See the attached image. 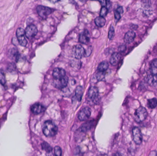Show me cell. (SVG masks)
Segmentation results:
<instances>
[{
	"label": "cell",
	"mask_w": 157,
	"mask_h": 156,
	"mask_svg": "<svg viewBox=\"0 0 157 156\" xmlns=\"http://www.w3.org/2000/svg\"><path fill=\"white\" fill-rule=\"evenodd\" d=\"M93 124V122L92 121H88V122H86V123H85L81 127L82 131H88L89 129H90L92 127Z\"/></svg>",
	"instance_id": "603a6c76"
},
{
	"label": "cell",
	"mask_w": 157,
	"mask_h": 156,
	"mask_svg": "<svg viewBox=\"0 0 157 156\" xmlns=\"http://www.w3.org/2000/svg\"><path fill=\"white\" fill-rule=\"evenodd\" d=\"M80 42L83 44H88L90 42V33L87 29L84 30L83 32L80 33L79 36Z\"/></svg>",
	"instance_id": "7c38bea8"
},
{
	"label": "cell",
	"mask_w": 157,
	"mask_h": 156,
	"mask_svg": "<svg viewBox=\"0 0 157 156\" xmlns=\"http://www.w3.org/2000/svg\"><path fill=\"white\" fill-rule=\"evenodd\" d=\"M106 20L103 17H98L95 19V23L96 25L99 27H103L105 25Z\"/></svg>",
	"instance_id": "d6986e66"
},
{
	"label": "cell",
	"mask_w": 157,
	"mask_h": 156,
	"mask_svg": "<svg viewBox=\"0 0 157 156\" xmlns=\"http://www.w3.org/2000/svg\"><path fill=\"white\" fill-rule=\"evenodd\" d=\"M116 11H117L118 12H119V14L121 15L122 14H123V12H124L123 8L122 7H118V8L116 9Z\"/></svg>",
	"instance_id": "836d02e7"
},
{
	"label": "cell",
	"mask_w": 157,
	"mask_h": 156,
	"mask_svg": "<svg viewBox=\"0 0 157 156\" xmlns=\"http://www.w3.org/2000/svg\"><path fill=\"white\" fill-rule=\"evenodd\" d=\"M99 72L100 73L97 76V79H98V80H101L102 79L104 78V76L103 73L104 72Z\"/></svg>",
	"instance_id": "d6a6232c"
},
{
	"label": "cell",
	"mask_w": 157,
	"mask_h": 156,
	"mask_svg": "<svg viewBox=\"0 0 157 156\" xmlns=\"http://www.w3.org/2000/svg\"><path fill=\"white\" fill-rule=\"evenodd\" d=\"M149 156H157V152H156L155 151H152L150 153Z\"/></svg>",
	"instance_id": "e575fe53"
},
{
	"label": "cell",
	"mask_w": 157,
	"mask_h": 156,
	"mask_svg": "<svg viewBox=\"0 0 157 156\" xmlns=\"http://www.w3.org/2000/svg\"><path fill=\"white\" fill-rule=\"evenodd\" d=\"M98 89L96 87H91L90 88L88 92V97L91 101H95L97 100L98 97Z\"/></svg>",
	"instance_id": "30bf717a"
},
{
	"label": "cell",
	"mask_w": 157,
	"mask_h": 156,
	"mask_svg": "<svg viewBox=\"0 0 157 156\" xmlns=\"http://www.w3.org/2000/svg\"><path fill=\"white\" fill-rule=\"evenodd\" d=\"M48 1H50L51 3H57V2L60 1V0H48Z\"/></svg>",
	"instance_id": "d590c367"
},
{
	"label": "cell",
	"mask_w": 157,
	"mask_h": 156,
	"mask_svg": "<svg viewBox=\"0 0 157 156\" xmlns=\"http://www.w3.org/2000/svg\"><path fill=\"white\" fill-rule=\"evenodd\" d=\"M37 14L43 19H46L49 15L52 12V10L50 8L45 6L40 5L36 8Z\"/></svg>",
	"instance_id": "3957f363"
},
{
	"label": "cell",
	"mask_w": 157,
	"mask_h": 156,
	"mask_svg": "<svg viewBox=\"0 0 157 156\" xmlns=\"http://www.w3.org/2000/svg\"><path fill=\"white\" fill-rule=\"evenodd\" d=\"M8 55L10 59L15 60L17 62L19 61L20 57L18 49L16 48H12L10 49L8 52Z\"/></svg>",
	"instance_id": "5bb4252c"
},
{
	"label": "cell",
	"mask_w": 157,
	"mask_h": 156,
	"mask_svg": "<svg viewBox=\"0 0 157 156\" xmlns=\"http://www.w3.org/2000/svg\"><path fill=\"white\" fill-rule=\"evenodd\" d=\"M150 70L152 74L157 76V59L152 61L150 65Z\"/></svg>",
	"instance_id": "44dd1931"
},
{
	"label": "cell",
	"mask_w": 157,
	"mask_h": 156,
	"mask_svg": "<svg viewBox=\"0 0 157 156\" xmlns=\"http://www.w3.org/2000/svg\"><path fill=\"white\" fill-rule=\"evenodd\" d=\"M38 33L37 28L35 25H30L26 28L25 30V36L28 39H31L35 37Z\"/></svg>",
	"instance_id": "5b68a950"
},
{
	"label": "cell",
	"mask_w": 157,
	"mask_h": 156,
	"mask_svg": "<svg viewBox=\"0 0 157 156\" xmlns=\"http://www.w3.org/2000/svg\"><path fill=\"white\" fill-rule=\"evenodd\" d=\"M114 18L115 19H116L117 21H119L121 18V14H119V12H118L117 11L115 12Z\"/></svg>",
	"instance_id": "4dcf8cb0"
},
{
	"label": "cell",
	"mask_w": 157,
	"mask_h": 156,
	"mask_svg": "<svg viewBox=\"0 0 157 156\" xmlns=\"http://www.w3.org/2000/svg\"><path fill=\"white\" fill-rule=\"evenodd\" d=\"M157 106V99L156 98L150 99L147 102V106L151 109H154Z\"/></svg>",
	"instance_id": "7402d4cb"
},
{
	"label": "cell",
	"mask_w": 157,
	"mask_h": 156,
	"mask_svg": "<svg viewBox=\"0 0 157 156\" xmlns=\"http://www.w3.org/2000/svg\"><path fill=\"white\" fill-rule=\"evenodd\" d=\"M93 47L89 46L87 48V50H85V57H88L91 54V52L93 51Z\"/></svg>",
	"instance_id": "f1b7e54d"
},
{
	"label": "cell",
	"mask_w": 157,
	"mask_h": 156,
	"mask_svg": "<svg viewBox=\"0 0 157 156\" xmlns=\"http://www.w3.org/2000/svg\"><path fill=\"white\" fill-rule=\"evenodd\" d=\"M66 75V72L64 69L60 68H56L54 69L52 76L55 79H60L64 78Z\"/></svg>",
	"instance_id": "4fadbf2b"
},
{
	"label": "cell",
	"mask_w": 157,
	"mask_h": 156,
	"mask_svg": "<svg viewBox=\"0 0 157 156\" xmlns=\"http://www.w3.org/2000/svg\"><path fill=\"white\" fill-rule=\"evenodd\" d=\"M108 67H109V64L108 62L106 61H103L98 65L97 70L100 72H104L108 69Z\"/></svg>",
	"instance_id": "ffe728a7"
},
{
	"label": "cell",
	"mask_w": 157,
	"mask_h": 156,
	"mask_svg": "<svg viewBox=\"0 0 157 156\" xmlns=\"http://www.w3.org/2000/svg\"><path fill=\"white\" fill-rule=\"evenodd\" d=\"M133 139L136 144L140 145L143 142V135L140 129L137 127H134L132 129Z\"/></svg>",
	"instance_id": "8992f818"
},
{
	"label": "cell",
	"mask_w": 157,
	"mask_h": 156,
	"mask_svg": "<svg viewBox=\"0 0 157 156\" xmlns=\"http://www.w3.org/2000/svg\"><path fill=\"white\" fill-rule=\"evenodd\" d=\"M91 1H97V0H91Z\"/></svg>",
	"instance_id": "8d00e7d4"
},
{
	"label": "cell",
	"mask_w": 157,
	"mask_h": 156,
	"mask_svg": "<svg viewBox=\"0 0 157 156\" xmlns=\"http://www.w3.org/2000/svg\"><path fill=\"white\" fill-rule=\"evenodd\" d=\"M107 1H109V0H107Z\"/></svg>",
	"instance_id": "74e56055"
},
{
	"label": "cell",
	"mask_w": 157,
	"mask_h": 156,
	"mask_svg": "<svg viewBox=\"0 0 157 156\" xmlns=\"http://www.w3.org/2000/svg\"><path fill=\"white\" fill-rule=\"evenodd\" d=\"M108 12V10L105 7H103L101 9L100 16L101 17H104L107 15Z\"/></svg>",
	"instance_id": "4316f807"
},
{
	"label": "cell",
	"mask_w": 157,
	"mask_h": 156,
	"mask_svg": "<svg viewBox=\"0 0 157 156\" xmlns=\"http://www.w3.org/2000/svg\"><path fill=\"white\" fill-rule=\"evenodd\" d=\"M68 77L65 76L64 78L60 79H55L53 85L55 87L58 89H62L67 85L68 83Z\"/></svg>",
	"instance_id": "ba28073f"
},
{
	"label": "cell",
	"mask_w": 157,
	"mask_h": 156,
	"mask_svg": "<svg viewBox=\"0 0 157 156\" xmlns=\"http://www.w3.org/2000/svg\"><path fill=\"white\" fill-rule=\"evenodd\" d=\"M101 7H105L107 5V0H98Z\"/></svg>",
	"instance_id": "1f68e13d"
},
{
	"label": "cell",
	"mask_w": 157,
	"mask_h": 156,
	"mask_svg": "<svg viewBox=\"0 0 157 156\" xmlns=\"http://www.w3.org/2000/svg\"><path fill=\"white\" fill-rule=\"evenodd\" d=\"M115 35V30L114 27L112 26H111L109 32H108V37L109 40H112L114 39Z\"/></svg>",
	"instance_id": "484cf974"
},
{
	"label": "cell",
	"mask_w": 157,
	"mask_h": 156,
	"mask_svg": "<svg viewBox=\"0 0 157 156\" xmlns=\"http://www.w3.org/2000/svg\"><path fill=\"white\" fill-rule=\"evenodd\" d=\"M126 49V46L123 44L121 46H119V51L120 53H122V52H124L125 51V50Z\"/></svg>",
	"instance_id": "f546056e"
},
{
	"label": "cell",
	"mask_w": 157,
	"mask_h": 156,
	"mask_svg": "<svg viewBox=\"0 0 157 156\" xmlns=\"http://www.w3.org/2000/svg\"><path fill=\"white\" fill-rule=\"evenodd\" d=\"M41 146H42L43 149L45 150L47 153H50L52 151V147L47 143L45 142L41 144Z\"/></svg>",
	"instance_id": "cb8c5ba5"
},
{
	"label": "cell",
	"mask_w": 157,
	"mask_h": 156,
	"mask_svg": "<svg viewBox=\"0 0 157 156\" xmlns=\"http://www.w3.org/2000/svg\"><path fill=\"white\" fill-rule=\"evenodd\" d=\"M91 114V111L88 107L84 108L80 111L78 114V119L80 121H85L88 120Z\"/></svg>",
	"instance_id": "9c48e42d"
},
{
	"label": "cell",
	"mask_w": 157,
	"mask_h": 156,
	"mask_svg": "<svg viewBox=\"0 0 157 156\" xmlns=\"http://www.w3.org/2000/svg\"><path fill=\"white\" fill-rule=\"evenodd\" d=\"M46 110V108L44 106L39 103H36L31 106V112L34 114L37 115L40 114V113L44 112Z\"/></svg>",
	"instance_id": "8fae6325"
},
{
	"label": "cell",
	"mask_w": 157,
	"mask_h": 156,
	"mask_svg": "<svg viewBox=\"0 0 157 156\" xmlns=\"http://www.w3.org/2000/svg\"><path fill=\"white\" fill-rule=\"evenodd\" d=\"M73 54L76 59L77 60L82 59L84 56H85V49L81 45L77 44L74 47Z\"/></svg>",
	"instance_id": "52a82bcc"
},
{
	"label": "cell",
	"mask_w": 157,
	"mask_h": 156,
	"mask_svg": "<svg viewBox=\"0 0 157 156\" xmlns=\"http://www.w3.org/2000/svg\"><path fill=\"white\" fill-rule=\"evenodd\" d=\"M0 83L5 85L6 83V76L3 70H0Z\"/></svg>",
	"instance_id": "d4e9b609"
},
{
	"label": "cell",
	"mask_w": 157,
	"mask_h": 156,
	"mask_svg": "<svg viewBox=\"0 0 157 156\" xmlns=\"http://www.w3.org/2000/svg\"><path fill=\"white\" fill-rule=\"evenodd\" d=\"M83 88L82 86H78L76 89L75 99L78 101H80L82 100V96Z\"/></svg>",
	"instance_id": "ac0fdd59"
},
{
	"label": "cell",
	"mask_w": 157,
	"mask_h": 156,
	"mask_svg": "<svg viewBox=\"0 0 157 156\" xmlns=\"http://www.w3.org/2000/svg\"><path fill=\"white\" fill-rule=\"evenodd\" d=\"M54 153L56 156H61L62 153L61 149L59 146H55L54 148Z\"/></svg>",
	"instance_id": "83f0119b"
},
{
	"label": "cell",
	"mask_w": 157,
	"mask_h": 156,
	"mask_svg": "<svg viewBox=\"0 0 157 156\" xmlns=\"http://www.w3.org/2000/svg\"><path fill=\"white\" fill-rule=\"evenodd\" d=\"M134 116L136 122L137 123L143 122L147 117V111L143 107H140L135 111Z\"/></svg>",
	"instance_id": "7a4b0ae2"
},
{
	"label": "cell",
	"mask_w": 157,
	"mask_h": 156,
	"mask_svg": "<svg viewBox=\"0 0 157 156\" xmlns=\"http://www.w3.org/2000/svg\"><path fill=\"white\" fill-rule=\"evenodd\" d=\"M121 58V54L119 53H114L112 54L110 59L111 64L113 66H115L118 64Z\"/></svg>",
	"instance_id": "e0dca14e"
},
{
	"label": "cell",
	"mask_w": 157,
	"mask_h": 156,
	"mask_svg": "<svg viewBox=\"0 0 157 156\" xmlns=\"http://www.w3.org/2000/svg\"><path fill=\"white\" fill-rule=\"evenodd\" d=\"M21 1H23V0H21Z\"/></svg>",
	"instance_id": "f35d334b"
},
{
	"label": "cell",
	"mask_w": 157,
	"mask_h": 156,
	"mask_svg": "<svg viewBox=\"0 0 157 156\" xmlns=\"http://www.w3.org/2000/svg\"><path fill=\"white\" fill-rule=\"evenodd\" d=\"M16 36L18 39L19 43L22 46L25 47L28 43L25 38V31L23 29L19 28L17 29L16 31Z\"/></svg>",
	"instance_id": "277c9868"
},
{
	"label": "cell",
	"mask_w": 157,
	"mask_h": 156,
	"mask_svg": "<svg viewBox=\"0 0 157 156\" xmlns=\"http://www.w3.org/2000/svg\"><path fill=\"white\" fill-rule=\"evenodd\" d=\"M136 37V33L132 31L126 33L124 37V42L126 44H130L134 41Z\"/></svg>",
	"instance_id": "2e32d148"
},
{
	"label": "cell",
	"mask_w": 157,
	"mask_h": 156,
	"mask_svg": "<svg viewBox=\"0 0 157 156\" xmlns=\"http://www.w3.org/2000/svg\"><path fill=\"white\" fill-rule=\"evenodd\" d=\"M145 81L147 84L151 86H157V76L155 75H148L145 78Z\"/></svg>",
	"instance_id": "9a60e30c"
},
{
	"label": "cell",
	"mask_w": 157,
	"mask_h": 156,
	"mask_svg": "<svg viewBox=\"0 0 157 156\" xmlns=\"http://www.w3.org/2000/svg\"><path fill=\"white\" fill-rule=\"evenodd\" d=\"M58 131V128L51 121H47L44 123L43 132L47 137H53L56 135Z\"/></svg>",
	"instance_id": "6da1fadb"
}]
</instances>
